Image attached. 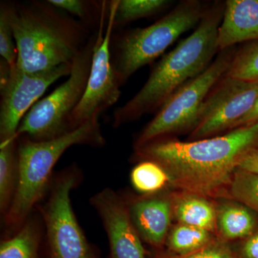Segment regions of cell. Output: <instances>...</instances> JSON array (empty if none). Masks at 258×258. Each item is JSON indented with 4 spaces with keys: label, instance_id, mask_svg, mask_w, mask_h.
Listing matches in <instances>:
<instances>
[{
    "label": "cell",
    "instance_id": "obj_17",
    "mask_svg": "<svg viewBox=\"0 0 258 258\" xmlns=\"http://www.w3.org/2000/svg\"><path fill=\"white\" fill-rule=\"evenodd\" d=\"M176 216L182 225L212 230L216 222L213 206L203 198L187 197L176 205Z\"/></svg>",
    "mask_w": 258,
    "mask_h": 258
},
{
    "label": "cell",
    "instance_id": "obj_23",
    "mask_svg": "<svg viewBox=\"0 0 258 258\" xmlns=\"http://www.w3.org/2000/svg\"><path fill=\"white\" fill-rule=\"evenodd\" d=\"M230 187L234 198L258 213V174L237 169Z\"/></svg>",
    "mask_w": 258,
    "mask_h": 258
},
{
    "label": "cell",
    "instance_id": "obj_27",
    "mask_svg": "<svg viewBox=\"0 0 258 258\" xmlns=\"http://www.w3.org/2000/svg\"><path fill=\"white\" fill-rule=\"evenodd\" d=\"M185 258H233L229 252L219 247H208Z\"/></svg>",
    "mask_w": 258,
    "mask_h": 258
},
{
    "label": "cell",
    "instance_id": "obj_4",
    "mask_svg": "<svg viewBox=\"0 0 258 258\" xmlns=\"http://www.w3.org/2000/svg\"><path fill=\"white\" fill-rule=\"evenodd\" d=\"M18 181L13 203L3 217L5 225L18 230L27 221L32 209L42 200L51 184L54 167L61 156L74 145L101 147L106 144L98 118L50 140L18 139Z\"/></svg>",
    "mask_w": 258,
    "mask_h": 258
},
{
    "label": "cell",
    "instance_id": "obj_1",
    "mask_svg": "<svg viewBox=\"0 0 258 258\" xmlns=\"http://www.w3.org/2000/svg\"><path fill=\"white\" fill-rule=\"evenodd\" d=\"M258 145V122L220 137L183 142L154 140L137 148L143 161L157 163L173 184L196 195L230 184L244 156Z\"/></svg>",
    "mask_w": 258,
    "mask_h": 258
},
{
    "label": "cell",
    "instance_id": "obj_2",
    "mask_svg": "<svg viewBox=\"0 0 258 258\" xmlns=\"http://www.w3.org/2000/svg\"><path fill=\"white\" fill-rule=\"evenodd\" d=\"M225 5L223 2H215L206 8L195 31L164 56L140 91L115 110L113 126L160 109L178 90L208 69L219 50L217 33Z\"/></svg>",
    "mask_w": 258,
    "mask_h": 258
},
{
    "label": "cell",
    "instance_id": "obj_7",
    "mask_svg": "<svg viewBox=\"0 0 258 258\" xmlns=\"http://www.w3.org/2000/svg\"><path fill=\"white\" fill-rule=\"evenodd\" d=\"M235 52V47L220 51L208 69L178 90L142 131L136 149L166 134L193 130L205 98L227 74Z\"/></svg>",
    "mask_w": 258,
    "mask_h": 258
},
{
    "label": "cell",
    "instance_id": "obj_19",
    "mask_svg": "<svg viewBox=\"0 0 258 258\" xmlns=\"http://www.w3.org/2000/svg\"><path fill=\"white\" fill-rule=\"evenodd\" d=\"M132 184L139 192L152 194L162 189L169 181L166 171L151 161H142L131 173Z\"/></svg>",
    "mask_w": 258,
    "mask_h": 258
},
{
    "label": "cell",
    "instance_id": "obj_3",
    "mask_svg": "<svg viewBox=\"0 0 258 258\" xmlns=\"http://www.w3.org/2000/svg\"><path fill=\"white\" fill-rule=\"evenodd\" d=\"M10 15L18 51L16 64L26 72L72 63L91 39L83 24L47 1L10 3Z\"/></svg>",
    "mask_w": 258,
    "mask_h": 258
},
{
    "label": "cell",
    "instance_id": "obj_11",
    "mask_svg": "<svg viewBox=\"0 0 258 258\" xmlns=\"http://www.w3.org/2000/svg\"><path fill=\"white\" fill-rule=\"evenodd\" d=\"M258 98V81L247 82L225 75L205 98L198 123L191 134L195 140L210 138L247 114Z\"/></svg>",
    "mask_w": 258,
    "mask_h": 258
},
{
    "label": "cell",
    "instance_id": "obj_26",
    "mask_svg": "<svg viewBox=\"0 0 258 258\" xmlns=\"http://www.w3.org/2000/svg\"><path fill=\"white\" fill-rule=\"evenodd\" d=\"M237 169L258 174V145L252 148L244 156Z\"/></svg>",
    "mask_w": 258,
    "mask_h": 258
},
{
    "label": "cell",
    "instance_id": "obj_24",
    "mask_svg": "<svg viewBox=\"0 0 258 258\" xmlns=\"http://www.w3.org/2000/svg\"><path fill=\"white\" fill-rule=\"evenodd\" d=\"M0 55L11 68L16 66L18 51L10 15V3L0 5Z\"/></svg>",
    "mask_w": 258,
    "mask_h": 258
},
{
    "label": "cell",
    "instance_id": "obj_20",
    "mask_svg": "<svg viewBox=\"0 0 258 258\" xmlns=\"http://www.w3.org/2000/svg\"><path fill=\"white\" fill-rule=\"evenodd\" d=\"M169 4L166 0H118L114 28L157 14Z\"/></svg>",
    "mask_w": 258,
    "mask_h": 258
},
{
    "label": "cell",
    "instance_id": "obj_16",
    "mask_svg": "<svg viewBox=\"0 0 258 258\" xmlns=\"http://www.w3.org/2000/svg\"><path fill=\"white\" fill-rule=\"evenodd\" d=\"M40 227L37 220H27L13 237L2 241L0 258H39Z\"/></svg>",
    "mask_w": 258,
    "mask_h": 258
},
{
    "label": "cell",
    "instance_id": "obj_25",
    "mask_svg": "<svg viewBox=\"0 0 258 258\" xmlns=\"http://www.w3.org/2000/svg\"><path fill=\"white\" fill-rule=\"evenodd\" d=\"M47 2L57 9L67 12L85 21H88V19L91 18V9L97 5L93 2L83 0H48Z\"/></svg>",
    "mask_w": 258,
    "mask_h": 258
},
{
    "label": "cell",
    "instance_id": "obj_6",
    "mask_svg": "<svg viewBox=\"0 0 258 258\" xmlns=\"http://www.w3.org/2000/svg\"><path fill=\"white\" fill-rule=\"evenodd\" d=\"M96 35L72 62L69 79L41 101H37L22 120L16 138L25 137L42 142L71 132L70 117L82 99L87 86Z\"/></svg>",
    "mask_w": 258,
    "mask_h": 258
},
{
    "label": "cell",
    "instance_id": "obj_12",
    "mask_svg": "<svg viewBox=\"0 0 258 258\" xmlns=\"http://www.w3.org/2000/svg\"><path fill=\"white\" fill-rule=\"evenodd\" d=\"M106 230L112 258H145V251L128 208L111 188L91 199Z\"/></svg>",
    "mask_w": 258,
    "mask_h": 258
},
{
    "label": "cell",
    "instance_id": "obj_9",
    "mask_svg": "<svg viewBox=\"0 0 258 258\" xmlns=\"http://www.w3.org/2000/svg\"><path fill=\"white\" fill-rule=\"evenodd\" d=\"M118 2L112 1L109 3L105 32V16L108 9L106 3L102 12L86 91L70 117L71 131L79 128L88 120L99 118L103 111L113 106L119 99L120 86L111 57L112 32L114 28Z\"/></svg>",
    "mask_w": 258,
    "mask_h": 258
},
{
    "label": "cell",
    "instance_id": "obj_10",
    "mask_svg": "<svg viewBox=\"0 0 258 258\" xmlns=\"http://www.w3.org/2000/svg\"><path fill=\"white\" fill-rule=\"evenodd\" d=\"M72 63L63 64L40 72L29 73L1 59L0 66V144L16 138L25 115L49 86L69 76Z\"/></svg>",
    "mask_w": 258,
    "mask_h": 258
},
{
    "label": "cell",
    "instance_id": "obj_18",
    "mask_svg": "<svg viewBox=\"0 0 258 258\" xmlns=\"http://www.w3.org/2000/svg\"><path fill=\"white\" fill-rule=\"evenodd\" d=\"M218 225L227 238L247 237L253 232L255 219L248 209L239 205H226L219 212Z\"/></svg>",
    "mask_w": 258,
    "mask_h": 258
},
{
    "label": "cell",
    "instance_id": "obj_8",
    "mask_svg": "<svg viewBox=\"0 0 258 258\" xmlns=\"http://www.w3.org/2000/svg\"><path fill=\"white\" fill-rule=\"evenodd\" d=\"M81 180V173L74 166L61 171L52 180L48 200L40 208L51 258H93L71 205V191Z\"/></svg>",
    "mask_w": 258,
    "mask_h": 258
},
{
    "label": "cell",
    "instance_id": "obj_5",
    "mask_svg": "<svg viewBox=\"0 0 258 258\" xmlns=\"http://www.w3.org/2000/svg\"><path fill=\"white\" fill-rule=\"evenodd\" d=\"M206 8L198 0L180 2L152 25L130 30L115 42L112 62L120 87L152 62L184 32L198 26Z\"/></svg>",
    "mask_w": 258,
    "mask_h": 258
},
{
    "label": "cell",
    "instance_id": "obj_22",
    "mask_svg": "<svg viewBox=\"0 0 258 258\" xmlns=\"http://www.w3.org/2000/svg\"><path fill=\"white\" fill-rule=\"evenodd\" d=\"M209 240V231L181 224L171 232L169 246L179 253H189L202 248Z\"/></svg>",
    "mask_w": 258,
    "mask_h": 258
},
{
    "label": "cell",
    "instance_id": "obj_13",
    "mask_svg": "<svg viewBox=\"0 0 258 258\" xmlns=\"http://www.w3.org/2000/svg\"><path fill=\"white\" fill-rule=\"evenodd\" d=\"M217 33L219 50L258 40V0H228Z\"/></svg>",
    "mask_w": 258,
    "mask_h": 258
},
{
    "label": "cell",
    "instance_id": "obj_21",
    "mask_svg": "<svg viewBox=\"0 0 258 258\" xmlns=\"http://www.w3.org/2000/svg\"><path fill=\"white\" fill-rule=\"evenodd\" d=\"M226 75L247 82L258 81V41L236 51Z\"/></svg>",
    "mask_w": 258,
    "mask_h": 258
},
{
    "label": "cell",
    "instance_id": "obj_14",
    "mask_svg": "<svg viewBox=\"0 0 258 258\" xmlns=\"http://www.w3.org/2000/svg\"><path fill=\"white\" fill-rule=\"evenodd\" d=\"M129 213L139 235L153 245H160L170 225L171 205L161 198H147L136 202Z\"/></svg>",
    "mask_w": 258,
    "mask_h": 258
},
{
    "label": "cell",
    "instance_id": "obj_28",
    "mask_svg": "<svg viewBox=\"0 0 258 258\" xmlns=\"http://www.w3.org/2000/svg\"><path fill=\"white\" fill-rule=\"evenodd\" d=\"M244 258H258V232L251 235L242 248Z\"/></svg>",
    "mask_w": 258,
    "mask_h": 258
},
{
    "label": "cell",
    "instance_id": "obj_15",
    "mask_svg": "<svg viewBox=\"0 0 258 258\" xmlns=\"http://www.w3.org/2000/svg\"><path fill=\"white\" fill-rule=\"evenodd\" d=\"M18 139L0 144V211L6 215L13 203L18 181Z\"/></svg>",
    "mask_w": 258,
    "mask_h": 258
},
{
    "label": "cell",
    "instance_id": "obj_29",
    "mask_svg": "<svg viewBox=\"0 0 258 258\" xmlns=\"http://www.w3.org/2000/svg\"><path fill=\"white\" fill-rule=\"evenodd\" d=\"M256 122H258V98L251 111L236 123L234 129L253 124Z\"/></svg>",
    "mask_w": 258,
    "mask_h": 258
}]
</instances>
